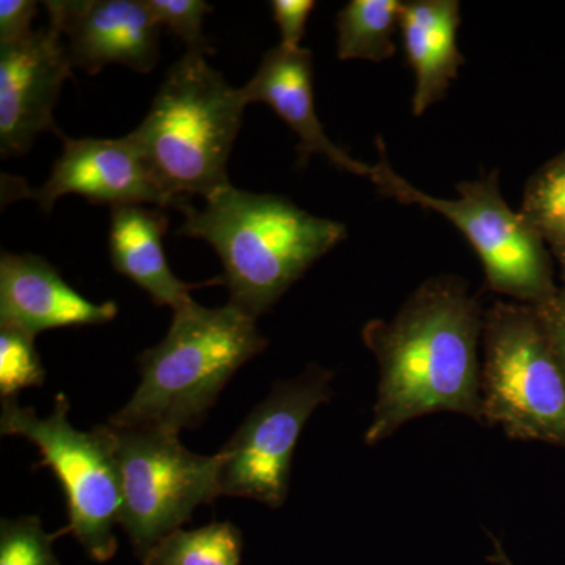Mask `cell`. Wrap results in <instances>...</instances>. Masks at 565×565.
<instances>
[{"label":"cell","mask_w":565,"mask_h":565,"mask_svg":"<svg viewBox=\"0 0 565 565\" xmlns=\"http://www.w3.org/2000/svg\"><path fill=\"white\" fill-rule=\"evenodd\" d=\"M270 7H273L274 20L280 28L281 46L286 50H299L316 2L313 0H274Z\"/></svg>","instance_id":"cell-24"},{"label":"cell","mask_w":565,"mask_h":565,"mask_svg":"<svg viewBox=\"0 0 565 565\" xmlns=\"http://www.w3.org/2000/svg\"><path fill=\"white\" fill-rule=\"evenodd\" d=\"M44 6L73 68L96 74L118 63L150 73L159 62L162 28L145 0H54Z\"/></svg>","instance_id":"cell-11"},{"label":"cell","mask_w":565,"mask_h":565,"mask_svg":"<svg viewBox=\"0 0 565 565\" xmlns=\"http://www.w3.org/2000/svg\"><path fill=\"white\" fill-rule=\"evenodd\" d=\"M50 180L31 192L43 211H51L65 195H79L93 204L172 207L129 137L122 139H65Z\"/></svg>","instance_id":"cell-12"},{"label":"cell","mask_w":565,"mask_h":565,"mask_svg":"<svg viewBox=\"0 0 565 565\" xmlns=\"http://www.w3.org/2000/svg\"><path fill=\"white\" fill-rule=\"evenodd\" d=\"M117 313V303L92 302L41 256L2 252L0 326L18 327L36 337L62 327L102 326L114 321Z\"/></svg>","instance_id":"cell-13"},{"label":"cell","mask_w":565,"mask_h":565,"mask_svg":"<svg viewBox=\"0 0 565 565\" xmlns=\"http://www.w3.org/2000/svg\"><path fill=\"white\" fill-rule=\"evenodd\" d=\"M334 374L310 364L277 382L221 449L222 497L247 498L270 509L286 503L297 441L308 419L333 397Z\"/></svg>","instance_id":"cell-9"},{"label":"cell","mask_w":565,"mask_h":565,"mask_svg":"<svg viewBox=\"0 0 565 565\" xmlns=\"http://www.w3.org/2000/svg\"><path fill=\"white\" fill-rule=\"evenodd\" d=\"M482 326L478 297L455 275L424 281L392 321L367 322L362 338L377 360L379 386L364 444L379 445L404 424L438 412L482 424Z\"/></svg>","instance_id":"cell-1"},{"label":"cell","mask_w":565,"mask_h":565,"mask_svg":"<svg viewBox=\"0 0 565 565\" xmlns=\"http://www.w3.org/2000/svg\"><path fill=\"white\" fill-rule=\"evenodd\" d=\"M482 424L512 440L565 446V375L533 307L497 300L484 311Z\"/></svg>","instance_id":"cell-6"},{"label":"cell","mask_w":565,"mask_h":565,"mask_svg":"<svg viewBox=\"0 0 565 565\" xmlns=\"http://www.w3.org/2000/svg\"><path fill=\"white\" fill-rule=\"evenodd\" d=\"M519 214L544 241L565 274V151L527 181Z\"/></svg>","instance_id":"cell-18"},{"label":"cell","mask_w":565,"mask_h":565,"mask_svg":"<svg viewBox=\"0 0 565 565\" xmlns=\"http://www.w3.org/2000/svg\"><path fill=\"white\" fill-rule=\"evenodd\" d=\"M204 57L188 52L174 63L147 117L128 134L172 207L228 188L226 166L248 106L243 88Z\"/></svg>","instance_id":"cell-4"},{"label":"cell","mask_w":565,"mask_h":565,"mask_svg":"<svg viewBox=\"0 0 565 565\" xmlns=\"http://www.w3.org/2000/svg\"><path fill=\"white\" fill-rule=\"evenodd\" d=\"M399 0H352L338 13L340 61L384 62L392 58L399 29Z\"/></svg>","instance_id":"cell-17"},{"label":"cell","mask_w":565,"mask_h":565,"mask_svg":"<svg viewBox=\"0 0 565 565\" xmlns=\"http://www.w3.org/2000/svg\"><path fill=\"white\" fill-rule=\"evenodd\" d=\"M121 476L120 526L141 561L196 508L222 497L221 452L196 455L180 434L106 424Z\"/></svg>","instance_id":"cell-8"},{"label":"cell","mask_w":565,"mask_h":565,"mask_svg":"<svg viewBox=\"0 0 565 565\" xmlns=\"http://www.w3.org/2000/svg\"><path fill=\"white\" fill-rule=\"evenodd\" d=\"M266 348L256 319L239 308H206L191 300L173 311L161 343L141 352L140 384L109 424L177 434L192 429L234 374Z\"/></svg>","instance_id":"cell-3"},{"label":"cell","mask_w":565,"mask_h":565,"mask_svg":"<svg viewBox=\"0 0 565 565\" xmlns=\"http://www.w3.org/2000/svg\"><path fill=\"white\" fill-rule=\"evenodd\" d=\"M36 2L31 0H2L0 2V46L20 43L31 35L36 17Z\"/></svg>","instance_id":"cell-25"},{"label":"cell","mask_w":565,"mask_h":565,"mask_svg":"<svg viewBox=\"0 0 565 565\" xmlns=\"http://www.w3.org/2000/svg\"><path fill=\"white\" fill-rule=\"evenodd\" d=\"M169 217L141 204L110 210L109 253L118 274L136 282L158 307L178 310L191 302L192 285L180 280L167 263L162 239Z\"/></svg>","instance_id":"cell-16"},{"label":"cell","mask_w":565,"mask_h":565,"mask_svg":"<svg viewBox=\"0 0 565 565\" xmlns=\"http://www.w3.org/2000/svg\"><path fill=\"white\" fill-rule=\"evenodd\" d=\"M248 104L266 103L299 137L300 161L321 154L344 172L370 178L373 167L355 161L333 143L316 115L311 52L280 46L264 54L255 76L243 88Z\"/></svg>","instance_id":"cell-14"},{"label":"cell","mask_w":565,"mask_h":565,"mask_svg":"<svg viewBox=\"0 0 565 565\" xmlns=\"http://www.w3.org/2000/svg\"><path fill=\"white\" fill-rule=\"evenodd\" d=\"M178 234L206 241L225 269L230 303L253 319L267 313L318 259L348 232L343 223L316 217L270 193L228 188L215 192L202 210L191 202Z\"/></svg>","instance_id":"cell-2"},{"label":"cell","mask_w":565,"mask_h":565,"mask_svg":"<svg viewBox=\"0 0 565 565\" xmlns=\"http://www.w3.org/2000/svg\"><path fill=\"white\" fill-rule=\"evenodd\" d=\"M243 533L232 523L173 531L156 544L143 565H241Z\"/></svg>","instance_id":"cell-19"},{"label":"cell","mask_w":565,"mask_h":565,"mask_svg":"<svg viewBox=\"0 0 565 565\" xmlns=\"http://www.w3.org/2000/svg\"><path fill=\"white\" fill-rule=\"evenodd\" d=\"M152 18L161 28L184 41L188 52L206 55L210 43L203 35L204 17L211 11L210 3L203 0H145Z\"/></svg>","instance_id":"cell-22"},{"label":"cell","mask_w":565,"mask_h":565,"mask_svg":"<svg viewBox=\"0 0 565 565\" xmlns=\"http://www.w3.org/2000/svg\"><path fill=\"white\" fill-rule=\"evenodd\" d=\"M68 52L54 28L0 46V152L25 154L41 132L57 131L54 109L71 77ZM58 134V131H57Z\"/></svg>","instance_id":"cell-10"},{"label":"cell","mask_w":565,"mask_h":565,"mask_svg":"<svg viewBox=\"0 0 565 565\" xmlns=\"http://www.w3.org/2000/svg\"><path fill=\"white\" fill-rule=\"evenodd\" d=\"M379 161L370 180L382 195L418 204L448 218L475 248L484 267L487 288L516 303L539 307L557 291L552 253L519 212L504 202L500 172L457 184L455 200L435 199L394 172L384 140L377 139Z\"/></svg>","instance_id":"cell-5"},{"label":"cell","mask_w":565,"mask_h":565,"mask_svg":"<svg viewBox=\"0 0 565 565\" xmlns=\"http://www.w3.org/2000/svg\"><path fill=\"white\" fill-rule=\"evenodd\" d=\"M492 544L493 553L492 555L489 556L490 563H494L497 565H514L512 564V561L509 559V556L505 555L503 545H501L500 542L497 541V539L492 537Z\"/></svg>","instance_id":"cell-26"},{"label":"cell","mask_w":565,"mask_h":565,"mask_svg":"<svg viewBox=\"0 0 565 565\" xmlns=\"http://www.w3.org/2000/svg\"><path fill=\"white\" fill-rule=\"evenodd\" d=\"M70 401L63 393L54 399L51 415L22 407L17 397L2 399L0 433L28 438L39 448L40 467L51 468L66 498L71 534L96 563H107L117 553L115 526L120 525L121 476L106 424L88 433L70 422Z\"/></svg>","instance_id":"cell-7"},{"label":"cell","mask_w":565,"mask_h":565,"mask_svg":"<svg viewBox=\"0 0 565 565\" xmlns=\"http://www.w3.org/2000/svg\"><path fill=\"white\" fill-rule=\"evenodd\" d=\"M46 381V370L35 348V334L0 326V397L9 399Z\"/></svg>","instance_id":"cell-20"},{"label":"cell","mask_w":565,"mask_h":565,"mask_svg":"<svg viewBox=\"0 0 565 565\" xmlns=\"http://www.w3.org/2000/svg\"><path fill=\"white\" fill-rule=\"evenodd\" d=\"M460 22L457 0L401 2L399 31L408 65L415 71V117L445 98L462 68L463 55L457 46Z\"/></svg>","instance_id":"cell-15"},{"label":"cell","mask_w":565,"mask_h":565,"mask_svg":"<svg viewBox=\"0 0 565 565\" xmlns=\"http://www.w3.org/2000/svg\"><path fill=\"white\" fill-rule=\"evenodd\" d=\"M39 516L3 519L0 523V565H62Z\"/></svg>","instance_id":"cell-21"},{"label":"cell","mask_w":565,"mask_h":565,"mask_svg":"<svg viewBox=\"0 0 565 565\" xmlns=\"http://www.w3.org/2000/svg\"><path fill=\"white\" fill-rule=\"evenodd\" d=\"M533 310L565 375V274L563 285L557 286L555 296L545 303L533 307Z\"/></svg>","instance_id":"cell-23"}]
</instances>
